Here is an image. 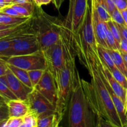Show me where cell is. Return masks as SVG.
Returning a JSON list of instances; mask_svg holds the SVG:
<instances>
[{"mask_svg":"<svg viewBox=\"0 0 127 127\" xmlns=\"http://www.w3.org/2000/svg\"><path fill=\"white\" fill-rule=\"evenodd\" d=\"M60 37L64 45L66 59L57 83L58 99L56 104V113L63 119L68 109L71 94L78 84L80 77L76 65V55L71 36L64 27L63 22Z\"/></svg>","mask_w":127,"mask_h":127,"instance_id":"obj_1","label":"cell"},{"mask_svg":"<svg viewBox=\"0 0 127 127\" xmlns=\"http://www.w3.org/2000/svg\"><path fill=\"white\" fill-rule=\"evenodd\" d=\"M99 64H92L88 69L91 83L81 78L82 86L96 116L102 117L117 127H122L110 94L102 80Z\"/></svg>","mask_w":127,"mask_h":127,"instance_id":"obj_2","label":"cell"},{"mask_svg":"<svg viewBox=\"0 0 127 127\" xmlns=\"http://www.w3.org/2000/svg\"><path fill=\"white\" fill-rule=\"evenodd\" d=\"M76 55L81 64L87 69L92 64H99L97 44L93 29L91 10L89 5L83 22L74 36L71 37Z\"/></svg>","mask_w":127,"mask_h":127,"instance_id":"obj_3","label":"cell"},{"mask_svg":"<svg viewBox=\"0 0 127 127\" xmlns=\"http://www.w3.org/2000/svg\"><path fill=\"white\" fill-rule=\"evenodd\" d=\"M68 127H96L97 116L82 86L81 78L68 105Z\"/></svg>","mask_w":127,"mask_h":127,"instance_id":"obj_4","label":"cell"},{"mask_svg":"<svg viewBox=\"0 0 127 127\" xmlns=\"http://www.w3.org/2000/svg\"><path fill=\"white\" fill-rule=\"evenodd\" d=\"M37 8L32 16V29L37 36L40 50L43 52L58 42L63 22L46 14L40 7Z\"/></svg>","mask_w":127,"mask_h":127,"instance_id":"obj_5","label":"cell"},{"mask_svg":"<svg viewBox=\"0 0 127 127\" xmlns=\"http://www.w3.org/2000/svg\"><path fill=\"white\" fill-rule=\"evenodd\" d=\"M39 45L37 39V36L32 29V26L29 30L22 31L17 34L14 39L13 43L7 52L6 58L13 56L24 55L31 54L39 52Z\"/></svg>","mask_w":127,"mask_h":127,"instance_id":"obj_6","label":"cell"},{"mask_svg":"<svg viewBox=\"0 0 127 127\" xmlns=\"http://www.w3.org/2000/svg\"><path fill=\"white\" fill-rule=\"evenodd\" d=\"M42 52L45 60L46 69L52 74L57 85L60 73L66 59L65 50L60 37L57 43Z\"/></svg>","mask_w":127,"mask_h":127,"instance_id":"obj_7","label":"cell"},{"mask_svg":"<svg viewBox=\"0 0 127 127\" xmlns=\"http://www.w3.org/2000/svg\"><path fill=\"white\" fill-rule=\"evenodd\" d=\"M89 5L88 0H69V10L63 25L71 37L82 24Z\"/></svg>","mask_w":127,"mask_h":127,"instance_id":"obj_8","label":"cell"},{"mask_svg":"<svg viewBox=\"0 0 127 127\" xmlns=\"http://www.w3.org/2000/svg\"><path fill=\"white\" fill-rule=\"evenodd\" d=\"M7 64L18 67L26 71L33 69H45L44 57L41 51L24 55L13 56L2 60Z\"/></svg>","mask_w":127,"mask_h":127,"instance_id":"obj_9","label":"cell"},{"mask_svg":"<svg viewBox=\"0 0 127 127\" xmlns=\"http://www.w3.org/2000/svg\"><path fill=\"white\" fill-rule=\"evenodd\" d=\"M26 101L30 111L33 113L37 119L56 113V107L34 88L29 94Z\"/></svg>","mask_w":127,"mask_h":127,"instance_id":"obj_10","label":"cell"},{"mask_svg":"<svg viewBox=\"0 0 127 127\" xmlns=\"http://www.w3.org/2000/svg\"><path fill=\"white\" fill-rule=\"evenodd\" d=\"M33 88L56 107L58 99L57 85L53 76L48 69H45L42 78Z\"/></svg>","mask_w":127,"mask_h":127,"instance_id":"obj_11","label":"cell"},{"mask_svg":"<svg viewBox=\"0 0 127 127\" xmlns=\"http://www.w3.org/2000/svg\"><path fill=\"white\" fill-rule=\"evenodd\" d=\"M91 10L92 26L97 44V45L102 46L108 49L106 43V32L107 30V25L106 22L100 18L97 11L91 5Z\"/></svg>","mask_w":127,"mask_h":127,"instance_id":"obj_12","label":"cell"},{"mask_svg":"<svg viewBox=\"0 0 127 127\" xmlns=\"http://www.w3.org/2000/svg\"><path fill=\"white\" fill-rule=\"evenodd\" d=\"M5 76L10 89L16 98L19 100L26 101L29 94L33 89L27 86L19 80L8 68L6 69Z\"/></svg>","mask_w":127,"mask_h":127,"instance_id":"obj_13","label":"cell"},{"mask_svg":"<svg viewBox=\"0 0 127 127\" xmlns=\"http://www.w3.org/2000/svg\"><path fill=\"white\" fill-rule=\"evenodd\" d=\"M99 70L100 74V76H101L102 80L103 83L105 84L108 92H109V94H110L112 100L113 102V104H114V107H115V110H116L117 112V114L118 115H119V119H120V122H121L122 125L123 127L124 125L127 124V112L126 111V109H125V104L123 102L122 100H121V99L114 93V91H113L112 89L111 88V87L109 86L107 81L106 80V79H105V78L104 77V76L103 75L102 73L101 70L100 69V68H99Z\"/></svg>","mask_w":127,"mask_h":127,"instance_id":"obj_14","label":"cell"},{"mask_svg":"<svg viewBox=\"0 0 127 127\" xmlns=\"http://www.w3.org/2000/svg\"><path fill=\"white\" fill-rule=\"evenodd\" d=\"M9 118H23L30 111L27 102L19 99H13L7 102Z\"/></svg>","mask_w":127,"mask_h":127,"instance_id":"obj_15","label":"cell"},{"mask_svg":"<svg viewBox=\"0 0 127 127\" xmlns=\"http://www.w3.org/2000/svg\"><path fill=\"white\" fill-rule=\"evenodd\" d=\"M100 69L101 70L103 75L105 78L106 80L107 81L109 86L111 87L112 90L114 91V93L121 99L124 104H125V100H126V94H127V89L123 88L116 80L115 78L112 76L110 72L109 71V69L105 66L102 65L101 63H99L98 64Z\"/></svg>","mask_w":127,"mask_h":127,"instance_id":"obj_16","label":"cell"},{"mask_svg":"<svg viewBox=\"0 0 127 127\" xmlns=\"http://www.w3.org/2000/svg\"><path fill=\"white\" fill-rule=\"evenodd\" d=\"M62 119L57 113L38 118L36 127H58Z\"/></svg>","mask_w":127,"mask_h":127,"instance_id":"obj_17","label":"cell"},{"mask_svg":"<svg viewBox=\"0 0 127 127\" xmlns=\"http://www.w3.org/2000/svg\"><path fill=\"white\" fill-rule=\"evenodd\" d=\"M97 53L100 63L105 66L109 71L116 68L107 48L97 45Z\"/></svg>","mask_w":127,"mask_h":127,"instance_id":"obj_18","label":"cell"},{"mask_svg":"<svg viewBox=\"0 0 127 127\" xmlns=\"http://www.w3.org/2000/svg\"><path fill=\"white\" fill-rule=\"evenodd\" d=\"M31 26H32V17L23 23L20 24L17 26L11 27V28L0 30V39L10 35L13 34V33L30 29L31 28Z\"/></svg>","mask_w":127,"mask_h":127,"instance_id":"obj_19","label":"cell"},{"mask_svg":"<svg viewBox=\"0 0 127 127\" xmlns=\"http://www.w3.org/2000/svg\"><path fill=\"white\" fill-rule=\"evenodd\" d=\"M7 67L11 70V71L14 74L15 76L19 80L21 81L22 83H24L27 86L33 89V87H32V83H31V80H30L27 71L9 64H7Z\"/></svg>","mask_w":127,"mask_h":127,"instance_id":"obj_20","label":"cell"},{"mask_svg":"<svg viewBox=\"0 0 127 127\" xmlns=\"http://www.w3.org/2000/svg\"><path fill=\"white\" fill-rule=\"evenodd\" d=\"M108 50L116 68L127 78V68L120 52L118 50Z\"/></svg>","mask_w":127,"mask_h":127,"instance_id":"obj_21","label":"cell"},{"mask_svg":"<svg viewBox=\"0 0 127 127\" xmlns=\"http://www.w3.org/2000/svg\"><path fill=\"white\" fill-rule=\"evenodd\" d=\"M11 6L16 9L21 17H30L33 15L34 7L33 2H28L23 4H15Z\"/></svg>","mask_w":127,"mask_h":127,"instance_id":"obj_22","label":"cell"},{"mask_svg":"<svg viewBox=\"0 0 127 127\" xmlns=\"http://www.w3.org/2000/svg\"><path fill=\"white\" fill-rule=\"evenodd\" d=\"M26 31H27V30H26ZM21 32H22V31H21ZM21 32L13 33V34L10 35L0 39V59L6 57L7 52L13 43L14 39L16 35Z\"/></svg>","mask_w":127,"mask_h":127,"instance_id":"obj_23","label":"cell"},{"mask_svg":"<svg viewBox=\"0 0 127 127\" xmlns=\"http://www.w3.org/2000/svg\"><path fill=\"white\" fill-rule=\"evenodd\" d=\"M0 95L7 102L10 100L17 99L10 89L5 75L0 76Z\"/></svg>","mask_w":127,"mask_h":127,"instance_id":"obj_24","label":"cell"},{"mask_svg":"<svg viewBox=\"0 0 127 127\" xmlns=\"http://www.w3.org/2000/svg\"><path fill=\"white\" fill-rule=\"evenodd\" d=\"M31 17H13L0 12V24L18 25L26 22Z\"/></svg>","mask_w":127,"mask_h":127,"instance_id":"obj_25","label":"cell"},{"mask_svg":"<svg viewBox=\"0 0 127 127\" xmlns=\"http://www.w3.org/2000/svg\"><path fill=\"white\" fill-rule=\"evenodd\" d=\"M106 23L107 25L108 28L109 29L110 32L112 33V35L114 36V38H115V41L117 42V44L118 45V47L119 48V43H120V40L122 39V35L118 24L111 19L106 22Z\"/></svg>","mask_w":127,"mask_h":127,"instance_id":"obj_26","label":"cell"},{"mask_svg":"<svg viewBox=\"0 0 127 127\" xmlns=\"http://www.w3.org/2000/svg\"><path fill=\"white\" fill-rule=\"evenodd\" d=\"M115 80L125 89H127V78L117 68L109 71Z\"/></svg>","mask_w":127,"mask_h":127,"instance_id":"obj_27","label":"cell"},{"mask_svg":"<svg viewBox=\"0 0 127 127\" xmlns=\"http://www.w3.org/2000/svg\"><path fill=\"white\" fill-rule=\"evenodd\" d=\"M45 69H33L28 71V74L33 88L38 83L42 78Z\"/></svg>","mask_w":127,"mask_h":127,"instance_id":"obj_28","label":"cell"},{"mask_svg":"<svg viewBox=\"0 0 127 127\" xmlns=\"http://www.w3.org/2000/svg\"><path fill=\"white\" fill-rule=\"evenodd\" d=\"M37 118L33 113L29 112L23 117V125L24 127H37Z\"/></svg>","mask_w":127,"mask_h":127,"instance_id":"obj_29","label":"cell"},{"mask_svg":"<svg viewBox=\"0 0 127 127\" xmlns=\"http://www.w3.org/2000/svg\"><path fill=\"white\" fill-rule=\"evenodd\" d=\"M106 43L107 45L108 49L118 50H119V47H118L116 41H115L114 36L112 35L108 27L106 32Z\"/></svg>","mask_w":127,"mask_h":127,"instance_id":"obj_30","label":"cell"},{"mask_svg":"<svg viewBox=\"0 0 127 127\" xmlns=\"http://www.w3.org/2000/svg\"><path fill=\"white\" fill-rule=\"evenodd\" d=\"M110 15L111 20H112L115 23H117L119 25L126 26L125 22H124V18H123L121 12L117 8H116V7L113 10V11L111 12Z\"/></svg>","mask_w":127,"mask_h":127,"instance_id":"obj_31","label":"cell"},{"mask_svg":"<svg viewBox=\"0 0 127 127\" xmlns=\"http://www.w3.org/2000/svg\"><path fill=\"white\" fill-rule=\"evenodd\" d=\"M9 117L8 109L7 104H2L0 105V123L8 120Z\"/></svg>","mask_w":127,"mask_h":127,"instance_id":"obj_32","label":"cell"},{"mask_svg":"<svg viewBox=\"0 0 127 127\" xmlns=\"http://www.w3.org/2000/svg\"><path fill=\"white\" fill-rule=\"evenodd\" d=\"M0 12H2L4 14H6L7 15H9V16H13V17H21L19 15V14L16 11V9L11 5L6 6V7L2 8L0 10Z\"/></svg>","mask_w":127,"mask_h":127,"instance_id":"obj_33","label":"cell"},{"mask_svg":"<svg viewBox=\"0 0 127 127\" xmlns=\"http://www.w3.org/2000/svg\"><path fill=\"white\" fill-rule=\"evenodd\" d=\"M23 123V118H9L7 120V127H19Z\"/></svg>","mask_w":127,"mask_h":127,"instance_id":"obj_34","label":"cell"},{"mask_svg":"<svg viewBox=\"0 0 127 127\" xmlns=\"http://www.w3.org/2000/svg\"><path fill=\"white\" fill-rule=\"evenodd\" d=\"M96 127H117L101 117H97Z\"/></svg>","mask_w":127,"mask_h":127,"instance_id":"obj_35","label":"cell"},{"mask_svg":"<svg viewBox=\"0 0 127 127\" xmlns=\"http://www.w3.org/2000/svg\"><path fill=\"white\" fill-rule=\"evenodd\" d=\"M114 4L116 8L120 11L127 8V0H115Z\"/></svg>","mask_w":127,"mask_h":127,"instance_id":"obj_36","label":"cell"},{"mask_svg":"<svg viewBox=\"0 0 127 127\" xmlns=\"http://www.w3.org/2000/svg\"><path fill=\"white\" fill-rule=\"evenodd\" d=\"M119 50L120 53H127V40L122 37V39L119 43Z\"/></svg>","mask_w":127,"mask_h":127,"instance_id":"obj_37","label":"cell"},{"mask_svg":"<svg viewBox=\"0 0 127 127\" xmlns=\"http://www.w3.org/2000/svg\"><path fill=\"white\" fill-rule=\"evenodd\" d=\"M7 68V64L6 62L0 59V76L5 75Z\"/></svg>","mask_w":127,"mask_h":127,"instance_id":"obj_38","label":"cell"},{"mask_svg":"<svg viewBox=\"0 0 127 127\" xmlns=\"http://www.w3.org/2000/svg\"><path fill=\"white\" fill-rule=\"evenodd\" d=\"M118 26H119V28L120 29L122 37L127 40V26L119 24H118Z\"/></svg>","mask_w":127,"mask_h":127,"instance_id":"obj_39","label":"cell"},{"mask_svg":"<svg viewBox=\"0 0 127 127\" xmlns=\"http://www.w3.org/2000/svg\"><path fill=\"white\" fill-rule=\"evenodd\" d=\"M52 2H53V3L54 4L56 8L59 9L60 8L61 6H62V3H63V1H64V0H52Z\"/></svg>","mask_w":127,"mask_h":127,"instance_id":"obj_40","label":"cell"},{"mask_svg":"<svg viewBox=\"0 0 127 127\" xmlns=\"http://www.w3.org/2000/svg\"><path fill=\"white\" fill-rule=\"evenodd\" d=\"M28 2H32L31 0H12V4H23Z\"/></svg>","mask_w":127,"mask_h":127,"instance_id":"obj_41","label":"cell"},{"mask_svg":"<svg viewBox=\"0 0 127 127\" xmlns=\"http://www.w3.org/2000/svg\"><path fill=\"white\" fill-rule=\"evenodd\" d=\"M122 13V15L123 16V18H124V22H125V25L127 26V8L123 10V11H120Z\"/></svg>","mask_w":127,"mask_h":127,"instance_id":"obj_42","label":"cell"},{"mask_svg":"<svg viewBox=\"0 0 127 127\" xmlns=\"http://www.w3.org/2000/svg\"><path fill=\"white\" fill-rule=\"evenodd\" d=\"M19 25V24H18ZM17 25H2L0 24V30H3V29H8V28H11V27H14V26H16Z\"/></svg>","mask_w":127,"mask_h":127,"instance_id":"obj_43","label":"cell"},{"mask_svg":"<svg viewBox=\"0 0 127 127\" xmlns=\"http://www.w3.org/2000/svg\"><path fill=\"white\" fill-rule=\"evenodd\" d=\"M7 6H10V4H7L4 0H0V7H1V8H3V7Z\"/></svg>","mask_w":127,"mask_h":127,"instance_id":"obj_44","label":"cell"},{"mask_svg":"<svg viewBox=\"0 0 127 127\" xmlns=\"http://www.w3.org/2000/svg\"><path fill=\"white\" fill-rule=\"evenodd\" d=\"M121 53L122 56L123 60L124 61V63H125V66H126L127 68V53Z\"/></svg>","mask_w":127,"mask_h":127,"instance_id":"obj_45","label":"cell"},{"mask_svg":"<svg viewBox=\"0 0 127 127\" xmlns=\"http://www.w3.org/2000/svg\"><path fill=\"white\" fill-rule=\"evenodd\" d=\"M33 1L35 6H37V7H41L42 6V0H33Z\"/></svg>","mask_w":127,"mask_h":127,"instance_id":"obj_46","label":"cell"},{"mask_svg":"<svg viewBox=\"0 0 127 127\" xmlns=\"http://www.w3.org/2000/svg\"><path fill=\"white\" fill-rule=\"evenodd\" d=\"M52 1V0H42V5H47L49 4Z\"/></svg>","mask_w":127,"mask_h":127,"instance_id":"obj_47","label":"cell"},{"mask_svg":"<svg viewBox=\"0 0 127 127\" xmlns=\"http://www.w3.org/2000/svg\"><path fill=\"white\" fill-rule=\"evenodd\" d=\"M5 103H7V101L1 95H0V105L2 104H5Z\"/></svg>","mask_w":127,"mask_h":127,"instance_id":"obj_48","label":"cell"},{"mask_svg":"<svg viewBox=\"0 0 127 127\" xmlns=\"http://www.w3.org/2000/svg\"><path fill=\"white\" fill-rule=\"evenodd\" d=\"M125 109H126V111L127 112V94H126V100H125Z\"/></svg>","mask_w":127,"mask_h":127,"instance_id":"obj_49","label":"cell"},{"mask_svg":"<svg viewBox=\"0 0 127 127\" xmlns=\"http://www.w3.org/2000/svg\"><path fill=\"white\" fill-rule=\"evenodd\" d=\"M4 1H6V2H7V4H9L12 5V0H4Z\"/></svg>","mask_w":127,"mask_h":127,"instance_id":"obj_50","label":"cell"},{"mask_svg":"<svg viewBox=\"0 0 127 127\" xmlns=\"http://www.w3.org/2000/svg\"><path fill=\"white\" fill-rule=\"evenodd\" d=\"M2 127H7V120H6V121L5 122V123H4V125H2Z\"/></svg>","mask_w":127,"mask_h":127,"instance_id":"obj_51","label":"cell"},{"mask_svg":"<svg viewBox=\"0 0 127 127\" xmlns=\"http://www.w3.org/2000/svg\"><path fill=\"white\" fill-rule=\"evenodd\" d=\"M6 121L2 122H1V123H0V127H2V125H4V123H5V122H6Z\"/></svg>","mask_w":127,"mask_h":127,"instance_id":"obj_52","label":"cell"},{"mask_svg":"<svg viewBox=\"0 0 127 127\" xmlns=\"http://www.w3.org/2000/svg\"><path fill=\"white\" fill-rule=\"evenodd\" d=\"M122 127H127V124H125V125H124V126H123Z\"/></svg>","mask_w":127,"mask_h":127,"instance_id":"obj_53","label":"cell"},{"mask_svg":"<svg viewBox=\"0 0 127 127\" xmlns=\"http://www.w3.org/2000/svg\"><path fill=\"white\" fill-rule=\"evenodd\" d=\"M1 9H2V8H1V7H0V10H1Z\"/></svg>","mask_w":127,"mask_h":127,"instance_id":"obj_54","label":"cell"},{"mask_svg":"<svg viewBox=\"0 0 127 127\" xmlns=\"http://www.w3.org/2000/svg\"><path fill=\"white\" fill-rule=\"evenodd\" d=\"M58 127H60V126H58Z\"/></svg>","mask_w":127,"mask_h":127,"instance_id":"obj_55","label":"cell"}]
</instances>
